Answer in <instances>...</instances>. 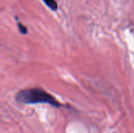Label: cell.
I'll return each instance as SVG.
<instances>
[{
    "mask_svg": "<svg viewBox=\"0 0 134 133\" xmlns=\"http://www.w3.org/2000/svg\"><path fill=\"white\" fill-rule=\"evenodd\" d=\"M16 100L24 104L47 103L59 108L61 104L51 94L38 88L25 89L19 91L16 95Z\"/></svg>",
    "mask_w": 134,
    "mask_h": 133,
    "instance_id": "obj_1",
    "label": "cell"
},
{
    "mask_svg": "<svg viewBox=\"0 0 134 133\" xmlns=\"http://www.w3.org/2000/svg\"><path fill=\"white\" fill-rule=\"evenodd\" d=\"M42 1H43V2L46 3V5L49 8H50L52 10L55 11V10L57 9L58 5H57V2H56L55 0H42Z\"/></svg>",
    "mask_w": 134,
    "mask_h": 133,
    "instance_id": "obj_2",
    "label": "cell"
},
{
    "mask_svg": "<svg viewBox=\"0 0 134 133\" xmlns=\"http://www.w3.org/2000/svg\"><path fill=\"white\" fill-rule=\"evenodd\" d=\"M17 27H18L19 31H20V32L21 34H26L27 33V27H26L24 25H23L21 23L18 22V23H17Z\"/></svg>",
    "mask_w": 134,
    "mask_h": 133,
    "instance_id": "obj_3",
    "label": "cell"
}]
</instances>
